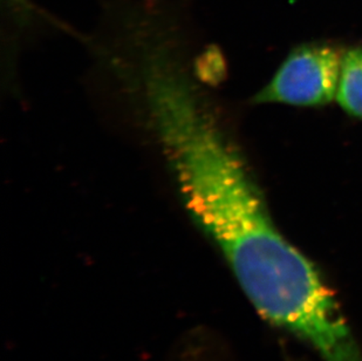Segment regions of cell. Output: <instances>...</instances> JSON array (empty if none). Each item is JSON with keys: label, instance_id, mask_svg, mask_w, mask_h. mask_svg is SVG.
<instances>
[{"label": "cell", "instance_id": "6da1fadb", "mask_svg": "<svg viewBox=\"0 0 362 361\" xmlns=\"http://www.w3.org/2000/svg\"><path fill=\"white\" fill-rule=\"evenodd\" d=\"M342 55L324 44L305 45L294 50L274 78L253 98V103L292 106H325L337 100Z\"/></svg>", "mask_w": 362, "mask_h": 361}, {"label": "cell", "instance_id": "7a4b0ae2", "mask_svg": "<svg viewBox=\"0 0 362 361\" xmlns=\"http://www.w3.org/2000/svg\"><path fill=\"white\" fill-rule=\"evenodd\" d=\"M337 101L345 112L362 119V47L342 55Z\"/></svg>", "mask_w": 362, "mask_h": 361}]
</instances>
